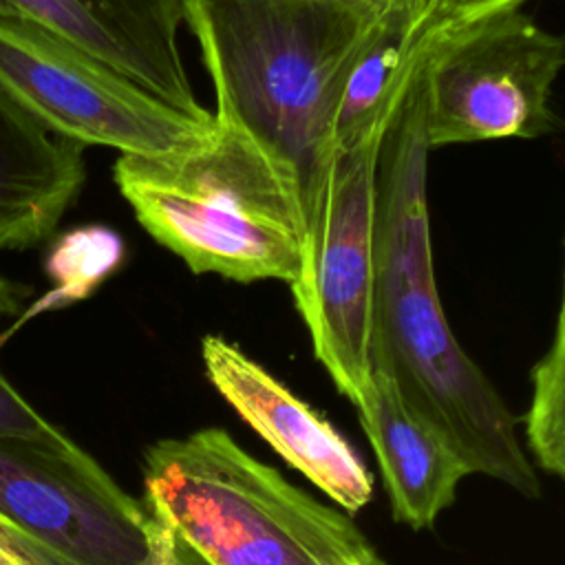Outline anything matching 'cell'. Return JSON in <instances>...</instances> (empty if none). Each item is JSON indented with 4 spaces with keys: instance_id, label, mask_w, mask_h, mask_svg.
<instances>
[{
    "instance_id": "obj_1",
    "label": "cell",
    "mask_w": 565,
    "mask_h": 565,
    "mask_svg": "<svg viewBox=\"0 0 565 565\" xmlns=\"http://www.w3.org/2000/svg\"><path fill=\"white\" fill-rule=\"evenodd\" d=\"M428 152L419 64L377 152L371 371L393 382L404 406L450 446L470 475L499 479L534 499L541 483L521 448L516 417L461 349L441 307L428 218Z\"/></svg>"
},
{
    "instance_id": "obj_2",
    "label": "cell",
    "mask_w": 565,
    "mask_h": 565,
    "mask_svg": "<svg viewBox=\"0 0 565 565\" xmlns=\"http://www.w3.org/2000/svg\"><path fill=\"white\" fill-rule=\"evenodd\" d=\"M181 13L216 110L291 168L309 227L335 157L347 68L369 20L338 0H181Z\"/></svg>"
},
{
    "instance_id": "obj_3",
    "label": "cell",
    "mask_w": 565,
    "mask_h": 565,
    "mask_svg": "<svg viewBox=\"0 0 565 565\" xmlns=\"http://www.w3.org/2000/svg\"><path fill=\"white\" fill-rule=\"evenodd\" d=\"M113 179L139 225L194 274L298 282L307 227L296 177L230 115L216 110L192 150L121 154Z\"/></svg>"
},
{
    "instance_id": "obj_4",
    "label": "cell",
    "mask_w": 565,
    "mask_h": 565,
    "mask_svg": "<svg viewBox=\"0 0 565 565\" xmlns=\"http://www.w3.org/2000/svg\"><path fill=\"white\" fill-rule=\"evenodd\" d=\"M150 512L205 565H322L366 541L353 519L289 483L223 428L150 444Z\"/></svg>"
},
{
    "instance_id": "obj_5",
    "label": "cell",
    "mask_w": 565,
    "mask_h": 565,
    "mask_svg": "<svg viewBox=\"0 0 565 565\" xmlns=\"http://www.w3.org/2000/svg\"><path fill=\"white\" fill-rule=\"evenodd\" d=\"M563 62V38L519 4L441 26L422 62L430 150L550 135L556 128L552 86Z\"/></svg>"
},
{
    "instance_id": "obj_6",
    "label": "cell",
    "mask_w": 565,
    "mask_h": 565,
    "mask_svg": "<svg viewBox=\"0 0 565 565\" xmlns=\"http://www.w3.org/2000/svg\"><path fill=\"white\" fill-rule=\"evenodd\" d=\"M0 519L62 565H192V554L84 448L0 439Z\"/></svg>"
},
{
    "instance_id": "obj_7",
    "label": "cell",
    "mask_w": 565,
    "mask_h": 565,
    "mask_svg": "<svg viewBox=\"0 0 565 565\" xmlns=\"http://www.w3.org/2000/svg\"><path fill=\"white\" fill-rule=\"evenodd\" d=\"M0 88L51 132L121 154L172 157L201 146L214 128V117L183 115L22 15H0Z\"/></svg>"
},
{
    "instance_id": "obj_8",
    "label": "cell",
    "mask_w": 565,
    "mask_h": 565,
    "mask_svg": "<svg viewBox=\"0 0 565 565\" xmlns=\"http://www.w3.org/2000/svg\"><path fill=\"white\" fill-rule=\"evenodd\" d=\"M384 128L335 152L307 227L302 274L289 287L316 360L353 406L371 380L373 205Z\"/></svg>"
},
{
    "instance_id": "obj_9",
    "label": "cell",
    "mask_w": 565,
    "mask_h": 565,
    "mask_svg": "<svg viewBox=\"0 0 565 565\" xmlns=\"http://www.w3.org/2000/svg\"><path fill=\"white\" fill-rule=\"evenodd\" d=\"M201 358L221 397L318 490L347 512L373 499V477L349 441L265 366L212 333L201 340Z\"/></svg>"
},
{
    "instance_id": "obj_10",
    "label": "cell",
    "mask_w": 565,
    "mask_h": 565,
    "mask_svg": "<svg viewBox=\"0 0 565 565\" xmlns=\"http://www.w3.org/2000/svg\"><path fill=\"white\" fill-rule=\"evenodd\" d=\"M82 148L0 88V249H29L55 232L86 179Z\"/></svg>"
},
{
    "instance_id": "obj_11",
    "label": "cell",
    "mask_w": 565,
    "mask_h": 565,
    "mask_svg": "<svg viewBox=\"0 0 565 565\" xmlns=\"http://www.w3.org/2000/svg\"><path fill=\"white\" fill-rule=\"evenodd\" d=\"M355 411L375 450L393 519L413 530L430 527L455 501L457 486L470 470L430 426L404 406L386 375L371 371Z\"/></svg>"
},
{
    "instance_id": "obj_12",
    "label": "cell",
    "mask_w": 565,
    "mask_h": 565,
    "mask_svg": "<svg viewBox=\"0 0 565 565\" xmlns=\"http://www.w3.org/2000/svg\"><path fill=\"white\" fill-rule=\"evenodd\" d=\"M441 22L426 7L397 4L373 18L347 68L335 108V152L384 128Z\"/></svg>"
},
{
    "instance_id": "obj_13",
    "label": "cell",
    "mask_w": 565,
    "mask_h": 565,
    "mask_svg": "<svg viewBox=\"0 0 565 565\" xmlns=\"http://www.w3.org/2000/svg\"><path fill=\"white\" fill-rule=\"evenodd\" d=\"M119 49L128 77L183 115L212 121L192 90L179 51L181 0H75Z\"/></svg>"
},
{
    "instance_id": "obj_14",
    "label": "cell",
    "mask_w": 565,
    "mask_h": 565,
    "mask_svg": "<svg viewBox=\"0 0 565 565\" xmlns=\"http://www.w3.org/2000/svg\"><path fill=\"white\" fill-rule=\"evenodd\" d=\"M126 245L121 236L104 225H82L60 234L44 258V274L53 282L51 291L40 296L20 313L13 329L4 331V342L31 318L57 311L79 300H86L104 280H108L124 263Z\"/></svg>"
},
{
    "instance_id": "obj_15",
    "label": "cell",
    "mask_w": 565,
    "mask_h": 565,
    "mask_svg": "<svg viewBox=\"0 0 565 565\" xmlns=\"http://www.w3.org/2000/svg\"><path fill=\"white\" fill-rule=\"evenodd\" d=\"M565 307L561 302L547 351L532 369V399L525 437L539 468L565 475Z\"/></svg>"
},
{
    "instance_id": "obj_16",
    "label": "cell",
    "mask_w": 565,
    "mask_h": 565,
    "mask_svg": "<svg viewBox=\"0 0 565 565\" xmlns=\"http://www.w3.org/2000/svg\"><path fill=\"white\" fill-rule=\"evenodd\" d=\"M0 15H22L40 22L128 77L119 49L75 0H0Z\"/></svg>"
},
{
    "instance_id": "obj_17",
    "label": "cell",
    "mask_w": 565,
    "mask_h": 565,
    "mask_svg": "<svg viewBox=\"0 0 565 565\" xmlns=\"http://www.w3.org/2000/svg\"><path fill=\"white\" fill-rule=\"evenodd\" d=\"M60 433L0 373V439H51Z\"/></svg>"
},
{
    "instance_id": "obj_18",
    "label": "cell",
    "mask_w": 565,
    "mask_h": 565,
    "mask_svg": "<svg viewBox=\"0 0 565 565\" xmlns=\"http://www.w3.org/2000/svg\"><path fill=\"white\" fill-rule=\"evenodd\" d=\"M0 565H62L42 545L0 519Z\"/></svg>"
},
{
    "instance_id": "obj_19",
    "label": "cell",
    "mask_w": 565,
    "mask_h": 565,
    "mask_svg": "<svg viewBox=\"0 0 565 565\" xmlns=\"http://www.w3.org/2000/svg\"><path fill=\"white\" fill-rule=\"evenodd\" d=\"M525 0H426L428 11L441 22H457L463 18H472L499 7L523 4Z\"/></svg>"
},
{
    "instance_id": "obj_20",
    "label": "cell",
    "mask_w": 565,
    "mask_h": 565,
    "mask_svg": "<svg viewBox=\"0 0 565 565\" xmlns=\"http://www.w3.org/2000/svg\"><path fill=\"white\" fill-rule=\"evenodd\" d=\"M340 4L349 7L351 11L360 13L364 20H373L377 18L380 13H384L386 9L391 7H397V4H411V7H426V0H338ZM428 9V7H426Z\"/></svg>"
},
{
    "instance_id": "obj_21",
    "label": "cell",
    "mask_w": 565,
    "mask_h": 565,
    "mask_svg": "<svg viewBox=\"0 0 565 565\" xmlns=\"http://www.w3.org/2000/svg\"><path fill=\"white\" fill-rule=\"evenodd\" d=\"M322 565H384V561L380 558V554L375 552V547L369 541H362V543L349 547L347 552L331 556Z\"/></svg>"
},
{
    "instance_id": "obj_22",
    "label": "cell",
    "mask_w": 565,
    "mask_h": 565,
    "mask_svg": "<svg viewBox=\"0 0 565 565\" xmlns=\"http://www.w3.org/2000/svg\"><path fill=\"white\" fill-rule=\"evenodd\" d=\"M26 294H29V289L24 285L0 276V316L18 313L22 309Z\"/></svg>"
}]
</instances>
